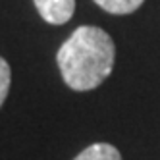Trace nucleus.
I'll list each match as a JSON object with an SVG mask.
<instances>
[{
    "label": "nucleus",
    "instance_id": "20e7f679",
    "mask_svg": "<svg viewBox=\"0 0 160 160\" xmlns=\"http://www.w3.org/2000/svg\"><path fill=\"white\" fill-rule=\"evenodd\" d=\"M95 2L108 14L114 16H125L135 12L137 8H141L145 0H95Z\"/></svg>",
    "mask_w": 160,
    "mask_h": 160
},
{
    "label": "nucleus",
    "instance_id": "f257e3e1",
    "mask_svg": "<svg viewBox=\"0 0 160 160\" xmlns=\"http://www.w3.org/2000/svg\"><path fill=\"white\" fill-rule=\"evenodd\" d=\"M116 47L106 31L95 25L77 27L58 54V68L66 85L73 91H91L112 73Z\"/></svg>",
    "mask_w": 160,
    "mask_h": 160
},
{
    "label": "nucleus",
    "instance_id": "f03ea898",
    "mask_svg": "<svg viewBox=\"0 0 160 160\" xmlns=\"http://www.w3.org/2000/svg\"><path fill=\"white\" fill-rule=\"evenodd\" d=\"M41 18L52 25H62L70 21L75 10V0H33Z\"/></svg>",
    "mask_w": 160,
    "mask_h": 160
},
{
    "label": "nucleus",
    "instance_id": "7ed1b4c3",
    "mask_svg": "<svg viewBox=\"0 0 160 160\" xmlns=\"http://www.w3.org/2000/svg\"><path fill=\"white\" fill-rule=\"evenodd\" d=\"M73 160H122L120 151L108 143H95L81 151Z\"/></svg>",
    "mask_w": 160,
    "mask_h": 160
},
{
    "label": "nucleus",
    "instance_id": "39448f33",
    "mask_svg": "<svg viewBox=\"0 0 160 160\" xmlns=\"http://www.w3.org/2000/svg\"><path fill=\"white\" fill-rule=\"evenodd\" d=\"M10 81H12V72H10L8 62L0 56V106L4 104V100L8 97L10 91Z\"/></svg>",
    "mask_w": 160,
    "mask_h": 160
}]
</instances>
